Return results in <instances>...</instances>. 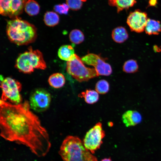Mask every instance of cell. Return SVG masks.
I'll return each instance as SVG.
<instances>
[{
    "mask_svg": "<svg viewBox=\"0 0 161 161\" xmlns=\"http://www.w3.org/2000/svg\"></svg>",
    "mask_w": 161,
    "mask_h": 161,
    "instance_id": "cell-30",
    "label": "cell"
},
{
    "mask_svg": "<svg viewBox=\"0 0 161 161\" xmlns=\"http://www.w3.org/2000/svg\"><path fill=\"white\" fill-rule=\"evenodd\" d=\"M108 1L109 5L116 7L118 13L133 6L137 1L136 0H108Z\"/></svg>",
    "mask_w": 161,
    "mask_h": 161,
    "instance_id": "cell-15",
    "label": "cell"
},
{
    "mask_svg": "<svg viewBox=\"0 0 161 161\" xmlns=\"http://www.w3.org/2000/svg\"><path fill=\"white\" fill-rule=\"evenodd\" d=\"M154 50L155 51H160V48H159L158 47L156 46H155L154 47Z\"/></svg>",
    "mask_w": 161,
    "mask_h": 161,
    "instance_id": "cell-28",
    "label": "cell"
},
{
    "mask_svg": "<svg viewBox=\"0 0 161 161\" xmlns=\"http://www.w3.org/2000/svg\"><path fill=\"white\" fill-rule=\"evenodd\" d=\"M109 86L108 82L106 80H101L98 81L96 84L95 91L101 94L107 93L109 90Z\"/></svg>",
    "mask_w": 161,
    "mask_h": 161,
    "instance_id": "cell-23",
    "label": "cell"
},
{
    "mask_svg": "<svg viewBox=\"0 0 161 161\" xmlns=\"http://www.w3.org/2000/svg\"><path fill=\"white\" fill-rule=\"evenodd\" d=\"M148 18L146 13L136 10L129 13L127 23L131 31L141 33L145 30Z\"/></svg>",
    "mask_w": 161,
    "mask_h": 161,
    "instance_id": "cell-11",
    "label": "cell"
},
{
    "mask_svg": "<svg viewBox=\"0 0 161 161\" xmlns=\"http://www.w3.org/2000/svg\"><path fill=\"white\" fill-rule=\"evenodd\" d=\"M84 64L94 66L97 75L109 76L112 72L111 65L105 62V58L94 53H89L81 58Z\"/></svg>",
    "mask_w": 161,
    "mask_h": 161,
    "instance_id": "cell-9",
    "label": "cell"
},
{
    "mask_svg": "<svg viewBox=\"0 0 161 161\" xmlns=\"http://www.w3.org/2000/svg\"><path fill=\"white\" fill-rule=\"evenodd\" d=\"M69 38L71 42L74 44H79L84 40V36L80 30L75 29L72 30L69 34Z\"/></svg>",
    "mask_w": 161,
    "mask_h": 161,
    "instance_id": "cell-21",
    "label": "cell"
},
{
    "mask_svg": "<svg viewBox=\"0 0 161 161\" xmlns=\"http://www.w3.org/2000/svg\"><path fill=\"white\" fill-rule=\"evenodd\" d=\"M48 82L51 86L58 89L64 86L65 82V79L62 74L56 73L53 74L49 77Z\"/></svg>",
    "mask_w": 161,
    "mask_h": 161,
    "instance_id": "cell-17",
    "label": "cell"
},
{
    "mask_svg": "<svg viewBox=\"0 0 161 161\" xmlns=\"http://www.w3.org/2000/svg\"><path fill=\"white\" fill-rule=\"evenodd\" d=\"M105 136L102 123L98 122L86 132L83 140L84 145L93 154L100 148L103 143L102 140Z\"/></svg>",
    "mask_w": 161,
    "mask_h": 161,
    "instance_id": "cell-7",
    "label": "cell"
},
{
    "mask_svg": "<svg viewBox=\"0 0 161 161\" xmlns=\"http://www.w3.org/2000/svg\"><path fill=\"white\" fill-rule=\"evenodd\" d=\"M145 31L148 35H158L161 32V23L159 21L148 18Z\"/></svg>",
    "mask_w": 161,
    "mask_h": 161,
    "instance_id": "cell-16",
    "label": "cell"
},
{
    "mask_svg": "<svg viewBox=\"0 0 161 161\" xmlns=\"http://www.w3.org/2000/svg\"><path fill=\"white\" fill-rule=\"evenodd\" d=\"M83 2L82 0H66V4L71 10H77L81 8Z\"/></svg>",
    "mask_w": 161,
    "mask_h": 161,
    "instance_id": "cell-24",
    "label": "cell"
},
{
    "mask_svg": "<svg viewBox=\"0 0 161 161\" xmlns=\"http://www.w3.org/2000/svg\"><path fill=\"white\" fill-rule=\"evenodd\" d=\"M82 1H85L86 0H82Z\"/></svg>",
    "mask_w": 161,
    "mask_h": 161,
    "instance_id": "cell-29",
    "label": "cell"
},
{
    "mask_svg": "<svg viewBox=\"0 0 161 161\" xmlns=\"http://www.w3.org/2000/svg\"><path fill=\"white\" fill-rule=\"evenodd\" d=\"M112 38L114 41L118 43H122L129 38V34L126 28L122 26L114 29L112 33Z\"/></svg>",
    "mask_w": 161,
    "mask_h": 161,
    "instance_id": "cell-14",
    "label": "cell"
},
{
    "mask_svg": "<svg viewBox=\"0 0 161 161\" xmlns=\"http://www.w3.org/2000/svg\"><path fill=\"white\" fill-rule=\"evenodd\" d=\"M66 70L69 75L79 82L86 81L98 76L95 68L85 66L76 54L73 59L67 61Z\"/></svg>",
    "mask_w": 161,
    "mask_h": 161,
    "instance_id": "cell-5",
    "label": "cell"
},
{
    "mask_svg": "<svg viewBox=\"0 0 161 161\" xmlns=\"http://www.w3.org/2000/svg\"><path fill=\"white\" fill-rule=\"evenodd\" d=\"M69 8L66 4H63L55 5L54 7V9L55 12L59 14H67Z\"/></svg>",
    "mask_w": 161,
    "mask_h": 161,
    "instance_id": "cell-25",
    "label": "cell"
},
{
    "mask_svg": "<svg viewBox=\"0 0 161 161\" xmlns=\"http://www.w3.org/2000/svg\"><path fill=\"white\" fill-rule=\"evenodd\" d=\"M59 154L63 161H98L78 137L68 136L63 141Z\"/></svg>",
    "mask_w": 161,
    "mask_h": 161,
    "instance_id": "cell-3",
    "label": "cell"
},
{
    "mask_svg": "<svg viewBox=\"0 0 161 161\" xmlns=\"http://www.w3.org/2000/svg\"><path fill=\"white\" fill-rule=\"evenodd\" d=\"M44 21L47 25L53 27L59 23V17L56 13L52 11H48L45 14Z\"/></svg>",
    "mask_w": 161,
    "mask_h": 161,
    "instance_id": "cell-20",
    "label": "cell"
},
{
    "mask_svg": "<svg viewBox=\"0 0 161 161\" xmlns=\"http://www.w3.org/2000/svg\"><path fill=\"white\" fill-rule=\"evenodd\" d=\"M100 161H112L111 159L110 158H105L102 160Z\"/></svg>",
    "mask_w": 161,
    "mask_h": 161,
    "instance_id": "cell-27",
    "label": "cell"
},
{
    "mask_svg": "<svg viewBox=\"0 0 161 161\" xmlns=\"http://www.w3.org/2000/svg\"><path fill=\"white\" fill-rule=\"evenodd\" d=\"M78 96L81 98L83 97L85 101L89 104L96 103L99 98L98 93L96 91L91 89H87L81 92Z\"/></svg>",
    "mask_w": 161,
    "mask_h": 161,
    "instance_id": "cell-18",
    "label": "cell"
},
{
    "mask_svg": "<svg viewBox=\"0 0 161 161\" xmlns=\"http://www.w3.org/2000/svg\"><path fill=\"white\" fill-rule=\"evenodd\" d=\"M29 102L11 104L0 100V135L5 140L22 144L39 157L49 152L51 143L47 130L30 110Z\"/></svg>",
    "mask_w": 161,
    "mask_h": 161,
    "instance_id": "cell-1",
    "label": "cell"
},
{
    "mask_svg": "<svg viewBox=\"0 0 161 161\" xmlns=\"http://www.w3.org/2000/svg\"><path fill=\"white\" fill-rule=\"evenodd\" d=\"M15 67L21 72L29 74L35 69H45L47 65L41 52L38 49L33 50L30 47L27 51L18 56Z\"/></svg>",
    "mask_w": 161,
    "mask_h": 161,
    "instance_id": "cell-4",
    "label": "cell"
},
{
    "mask_svg": "<svg viewBox=\"0 0 161 161\" xmlns=\"http://www.w3.org/2000/svg\"><path fill=\"white\" fill-rule=\"evenodd\" d=\"M24 8L26 12L31 16L37 15L39 12V6L34 0H28L25 3Z\"/></svg>",
    "mask_w": 161,
    "mask_h": 161,
    "instance_id": "cell-19",
    "label": "cell"
},
{
    "mask_svg": "<svg viewBox=\"0 0 161 161\" xmlns=\"http://www.w3.org/2000/svg\"><path fill=\"white\" fill-rule=\"evenodd\" d=\"M138 68V65L137 61L134 59H130L126 61L123 66V71L129 73L136 72Z\"/></svg>",
    "mask_w": 161,
    "mask_h": 161,
    "instance_id": "cell-22",
    "label": "cell"
},
{
    "mask_svg": "<svg viewBox=\"0 0 161 161\" xmlns=\"http://www.w3.org/2000/svg\"><path fill=\"white\" fill-rule=\"evenodd\" d=\"M6 32L9 40L18 45L32 43L37 36L35 26L18 17L7 21Z\"/></svg>",
    "mask_w": 161,
    "mask_h": 161,
    "instance_id": "cell-2",
    "label": "cell"
},
{
    "mask_svg": "<svg viewBox=\"0 0 161 161\" xmlns=\"http://www.w3.org/2000/svg\"><path fill=\"white\" fill-rule=\"evenodd\" d=\"M74 49L71 45H65L61 46L58 49V55L61 59L69 61L73 59L75 56Z\"/></svg>",
    "mask_w": 161,
    "mask_h": 161,
    "instance_id": "cell-13",
    "label": "cell"
},
{
    "mask_svg": "<svg viewBox=\"0 0 161 161\" xmlns=\"http://www.w3.org/2000/svg\"><path fill=\"white\" fill-rule=\"evenodd\" d=\"M156 0H150L149 4L153 6L156 4Z\"/></svg>",
    "mask_w": 161,
    "mask_h": 161,
    "instance_id": "cell-26",
    "label": "cell"
},
{
    "mask_svg": "<svg viewBox=\"0 0 161 161\" xmlns=\"http://www.w3.org/2000/svg\"><path fill=\"white\" fill-rule=\"evenodd\" d=\"M141 114L136 110H129L122 115L123 123L127 127L134 126L140 123L142 120Z\"/></svg>",
    "mask_w": 161,
    "mask_h": 161,
    "instance_id": "cell-12",
    "label": "cell"
},
{
    "mask_svg": "<svg viewBox=\"0 0 161 161\" xmlns=\"http://www.w3.org/2000/svg\"><path fill=\"white\" fill-rule=\"evenodd\" d=\"M51 100L50 93L46 90L38 89L34 90L30 97L29 102L30 108L37 112L46 110Z\"/></svg>",
    "mask_w": 161,
    "mask_h": 161,
    "instance_id": "cell-8",
    "label": "cell"
},
{
    "mask_svg": "<svg viewBox=\"0 0 161 161\" xmlns=\"http://www.w3.org/2000/svg\"><path fill=\"white\" fill-rule=\"evenodd\" d=\"M0 87L2 90L1 100H8L13 104L21 103L22 98L20 92L22 85L19 82L11 78L6 77L2 79Z\"/></svg>",
    "mask_w": 161,
    "mask_h": 161,
    "instance_id": "cell-6",
    "label": "cell"
},
{
    "mask_svg": "<svg viewBox=\"0 0 161 161\" xmlns=\"http://www.w3.org/2000/svg\"><path fill=\"white\" fill-rule=\"evenodd\" d=\"M28 0H0V13L2 15L15 18L22 12Z\"/></svg>",
    "mask_w": 161,
    "mask_h": 161,
    "instance_id": "cell-10",
    "label": "cell"
}]
</instances>
